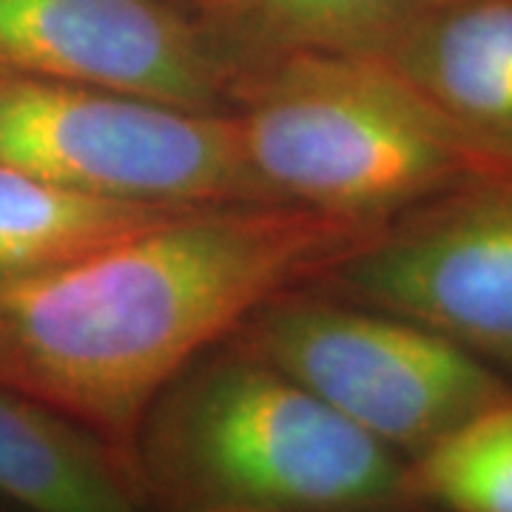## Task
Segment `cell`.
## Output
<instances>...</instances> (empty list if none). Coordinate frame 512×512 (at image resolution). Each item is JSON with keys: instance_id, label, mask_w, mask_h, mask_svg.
Listing matches in <instances>:
<instances>
[{"instance_id": "cell-1", "label": "cell", "mask_w": 512, "mask_h": 512, "mask_svg": "<svg viewBox=\"0 0 512 512\" xmlns=\"http://www.w3.org/2000/svg\"><path fill=\"white\" fill-rule=\"evenodd\" d=\"M382 228L288 202L200 205L69 265L6 276L0 387L86 430L131 478L137 424L165 384Z\"/></svg>"}, {"instance_id": "cell-2", "label": "cell", "mask_w": 512, "mask_h": 512, "mask_svg": "<svg viewBox=\"0 0 512 512\" xmlns=\"http://www.w3.org/2000/svg\"><path fill=\"white\" fill-rule=\"evenodd\" d=\"M148 512H421L410 461L234 336L148 404L131 444Z\"/></svg>"}, {"instance_id": "cell-3", "label": "cell", "mask_w": 512, "mask_h": 512, "mask_svg": "<svg viewBox=\"0 0 512 512\" xmlns=\"http://www.w3.org/2000/svg\"><path fill=\"white\" fill-rule=\"evenodd\" d=\"M225 114L276 202L330 217L387 225L512 174L370 57L296 52L234 63Z\"/></svg>"}, {"instance_id": "cell-4", "label": "cell", "mask_w": 512, "mask_h": 512, "mask_svg": "<svg viewBox=\"0 0 512 512\" xmlns=\"http://www.w3.org/2000/svg\"><path fill=\"white\" fill-rule=\"evenodd\" d=\"M231 336L404 461L512 396L504 373L453 339L311 282L262 302Z\"/></svg>"}, {"instance_id": "cell-5", "label": "cell", "mask_w": 512, "mask_h": 512, "mask_svg": "<svg viewBox=\"0 0 512 512\" xmlns=\"http://www.w3.org/2000/svg\"><path fill=\"white\" fill-rule=\"evenodd\" d=\"M0 163L109 200L276 202L228 114L23 74L0 72Z\"/></svg>"}, {"instance_id": "cell-6", "label": "cell", "mask_w": 512, "mask_h": 512, "mask_svg": "<svg viewBox=\"0 0 512 512\" xmlns=\"http://www.w3.org/2000/svg\"><path fill=\"white\" fill-rule=\"evenodd\" d=\"M311 285L436 330L512 382V174L387 222Z\"/></svg>"}, {"instance_id": "cell-7", "label": "cell", "mask_w": 512, "mask_h": 512, "mask_svg": "<svg viewBox=\"0 0 512 512\" xmlns=\"http://www.w3.org/2000/svg\"><path fill=\"white\" fill-rule=\"evenodd\" d=\"M0 72L228 111L231 66L160 0H0Z\"/></svg>"}, {"instance_id": "cell-8", "label": "cell", "mask_w": 512, "mask_h": 512, "mask_svg": "<svg viewBox=\"0 0 512 512\" xmlns=\"http://www.w3.org/2000/svg\"><path fill=\"white\" fill-rule=\"evenodd\" d=\"M370 60L512 171V0H444Z\"/></svg>"}, {"instance_id": "cell-9", "label": "cell", "mask_w": 512, "mask_h": 512, "mask_svg": "<svg viewBox=\"0 0 512 512\" xmlns=\"http://www.w3.org/2000/svg\"><path fill=\"white\" fill-rule=\"evenodd\" d=\"M0 498L23 512H148L109 447L6 387Z\"/></svg>"}, {"instance_id": "cell-10", "label": "cell", "mask_w": 512, "mask_h": 512, "mask_svg": "<svg viewBox=\"0 0 512 512\" xmlns=\"http://www.w3.org/2000/svg\"><path fill=\"white\" fill-rule=\"evenodd\" d=\"M444 0H197V23L228 66L319 52L373 57Z\"/></svg>"}, {"instance_id": "cell-11", "label": "cell", "mask_w": 512, "mask_h": 512, "mask_svg": "<svg viewBox=\"0 0 512 512\" xmlns=\"http://www.w3.org/2000/svg\"><path fill=\"white\" fill-rule=\"evenodd\" d=\"M191 208L92 197L0 163V279L69 265Z\"/></svg>"}, {"instance_id": "cell-12", "label": "cell", "mask_w": 512, "mask_h": 512, "mask_svg": "<svg viewBox=\"0 0 512 512\" xmlns=\"http://www.w3.org/2000/svg\"><path fill=\"white\" fill-rule=\"evenodd\" d=\"M419 501L444 512H512V396L410 461Z\"/></svg>"}, {"instance_id": "cell-13", "label": "cell", "mask_w": 512, "mask_h": 512, "mask_svg": "<svg viewBox=\"0 0 512 512\" xmlns=\"http://www.w3.org/2000/svg\"><path fill=\"white\" fill-rule=\"evenodd\" d=\"M0 512H23V510H18V507H12L9 501H3V498H0Z\"/></svg>"}]
</instances>
